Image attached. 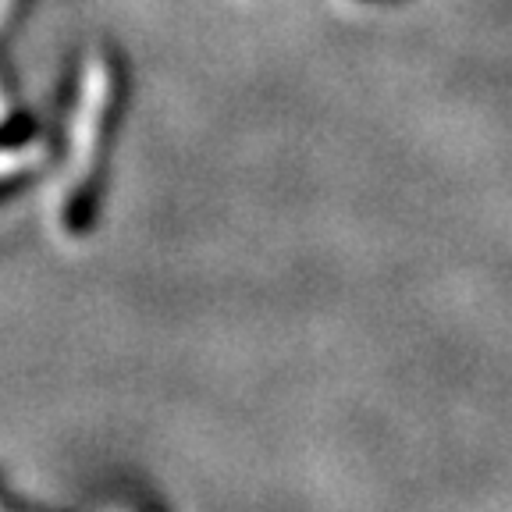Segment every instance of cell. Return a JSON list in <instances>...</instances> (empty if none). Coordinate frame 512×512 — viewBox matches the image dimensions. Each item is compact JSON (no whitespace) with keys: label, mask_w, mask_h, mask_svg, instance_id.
Segmentation results:
<instances>
[{"label":"cell","mask_w":512,"mask_h":512,"mask_svg":"<svg viewBox=\"0 0 512 512\" xmlns=\"http://www.w3.org/2000/svg\"><path fill=\"white\" fill-rule=\"evenodd\" d=\"M25 8H29V0H0V40L11 36V29L22 22Z\"/></svg>","instance_id":"obj_2"},{"label":"cell","mask_w":512,"mask_h":512,"mask_svg":"<svg viewBox=\"0 0 512 512\" xmlns=\"http://www.w3.org/2000/svg\"><path fill=\"white\" fill-rule=\"evenodd\" d=\"M82 107L75 121V157L72 182L61 200V224L68 235L89 232V224L100 207L104 192V164L111 153L114 128H118L121 96H125V72L118 54H96L89 64V75L82 82Z\"/></svg>","instance_id":"obj_1"}]
</instances>
